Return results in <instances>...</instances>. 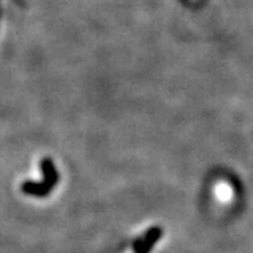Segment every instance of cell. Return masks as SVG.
I'll list each match as a JSON object with an SVG mask.
<instances>
[{
  "instance_id": "obj_1",
  "label": "cell",
  "mask_w": 253,
  "mask_h": 253,
  "mask_svg": "<svg viewBox=\"0 0 253 253\" xmlns=\"http://www.w3.org/2000/svg\"><path fill=\"white\" fill-rule=\"evenodd\" d=\"M162 228H159V226H154V228H151L146 234H145L138 242L134 246V252L135 253H148L152 248H154V245L161 239V236H162Z\"/></svg>"
},
{
  "instance_id": "obj_2",
  "label": "cell",
  "mask_w": 253,
  "mask_h": 253,
  "mask_svg": "<svg viewBox=\"0 0 253 253\" xmlns=\"http://www.w3.org/2000/svg\"><path fill=\"white\" fill-rule=\"evenodd\" d=\"M214 193L217 196V199L221 201V203H228L232 200V196H234V190L232 187L226 183V181H218L214 187Z\"/></svg>"
}]
</instances>
